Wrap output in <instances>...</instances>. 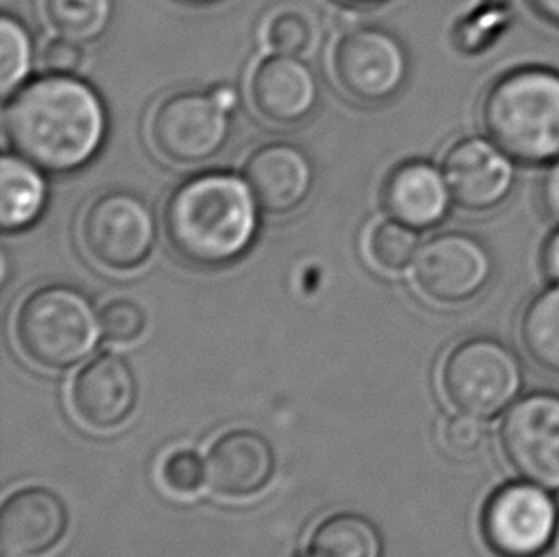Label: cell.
Returning a JSON list of instances; mask_svg holds the SVG:
<instances>
[{"label":"cell","mask_w":559,"mask_h":557,"mask_svg":"<svg viewBox=\"0 0 559 557\" xmlns=\"http://www.w3.org/2000/svg\"><path fill=\"white\" fill-rule=\"evenodd\" d=\"M4 129L17 155L46 173H75L106 142L107 109L83 79L46 73L12 94Z\"/></svg>","instance_id":"obj_1"},{"label":"cell","mask_w":559,"mask_h":557,"mask_svg":"<svg viewBox=\"0 0 559 557\" xmlns=\"http://www.w3.org/2000/svg\"><path fill=\"white\" fill-rule=\"evenodd\" d=\"M260 209L247 178L222 170L197 174L168 197V241L189 264H234L257 241Z\"/></svg>","instance_id":"obj_2"},{"label":"cell","mask_w":559,"mask_h":557,"mask_svg":"<svg viewBox=\"0 0 559 557\" xmlns=\"http://www.w3.org/2000/svg\"><path fill=\"white\" fill-rule=\"evenodd\" d=\"M479 125L518 165L554 163L559 158V71L522 66L497 76L479 102Z\"/></svg>","instance_id":"obj_3"},{"label":"cell","mask_w":559,"mask_h":557,"mask_svg":"<svg viewBox=\"0 0 559 557\" xmlns=\"http://www.w3.org/2000/svg\"><path fill=\"white\" fill-rule=\"evenodd\" d=\"M15 342L38 367L66 370L94 352L102 334L91 298L75 286L45 285L27 294L14 319Z\"/></svg>","instance_id":"obj_4"},{"label":"cell","mask_w":559,"mask_h":557,"mask_svg":"<svg viewBox=\"0 0 559 557\" xmlns=\"http://www.w3.org/2000/svg\"><path fill=\"white\" fill-rule=\"evenodd\" d=\"M239 94L229 84L209 92L170 94L155 107L150 137L155 150L176 165H203L224 150Z\"/></svg>","instance_id":"obj_5"},{"label":"cell","mask_w":559,"mask_h":557,"mask_svg":"<svg viewBox=\"0 0 559 557\" xmlns=\"http://www.w3.org/2000/svg\"><path fill=\"white\" fill-rule=\"evenodd\" d=\"M441 384L454 407L492 418L514 403L523 388V365L512 347L499 340L476 336L447 355Z\"/></svg>","instance_id":"obj_6"},{"label":"cell","mask_w":559,"mask_h":557,"mask_svg":"<svg viewBox=\"0 0 559 557\" xmlns=\"http://www.w3.org/2000/svg\"><path fill=\"white\" fill-rule=\"evenodd\" d=\"M334 81L348 98L380 106L407 83L408 56L400 38L374 25L352 27L334 43Z\"/></svg>","instance_id":"obj_7"},{"label":"cell","mask_w":559,"mask_h":557,"mask_svg":"<svg viewBox=\"0 0 559 557\" xmlns=\"http://www.w3.org/2000/svg\"><path fill=\"white\" fill-rule=\"evenodd\" d=\"M83 241L96 264L111 272H132L144 265L155 249V214L142 197L109 191L84 214Z\"/></svg>","instance_id":"obj_8"},{"label":"cell","mask_w":559,"mask_h":557,"mask_svg":"<svg viewBox=\"0 0 559 557\" xmlns=\"http://www.w3.org/2000/svg\"><path fill=\"white\" fill-rule=\"evenodd\" d=\"M411 277L418 293L441 306L472 301L491 283L495 258L476 235L443 232L420 245Z\"/></svg>","instance_id":"obj_9"},{"label":"cell","mask_w":559,"mask_h":557,"mask_svg":"<svg viewBox=\"0 0 559 557\" xmlns=\"http://www.w3.org/2000/svg\"><path fill=\"white\" fill-rule=\"evenodd\" d=\"M559 508L535 483H508L495 490L481 515L485 541L500 557H540L554 543Z\"/></svg>","instance_id":"obj_10"},{"label":"cell","mask_w":559,"mask_h":557,"mask_svg":"<svg viewBox=\"0 0 559 557\" xmlns=\"http://www.w3.org/2000/svg\"><path fill=\"white\" fill-rule=\"evenodd\" d=\"M502 451L523 479L559 490V393L525 395L500 428Z\"/></svg>","instance_id":"obj_11"},{"label":"cell","mask_w":559,"mask_h":557,"mask_svg":"<svg viewBox=\"0 0 559 557\" xmlns=\"http://www.w3.org/2000/svg\"><path fill=\"white\" fill-rule=\"evenodd\" d=\"M518 163L485 134L454 140L441 163L454 206L469 214L497 211L514 193Z\"/></svg>","instance_id":"obj_12"},{"label":"cell","mask_w":559,"mask_h":557,"mask_svg":"<svg viewBox=\"0 0 559 557\" xmlns=\"http://www.w3.org/2000/svg\"><path fill=\"white\" fill-rule=\"evenodd\" d=\"M140 384L132 365L115 354L92 357L71 384V405L76 416L94 429H115L138 407Z\"/></svg>","instance_id":"obj_13"},{"label":"cell","mask_w":559,"mask_h":557,"mask_svg":"<svg viewBox=\"0 0 559 557\" xmlns=\"http://www.w3.org/2000/svg\"><path fill=\"white\" fill-rule=\"evenodd\" d=\"M69 529L68 506L46 487H23L0 510L2 556L38 557L53 550Z\"/></svg>","instance_id":"obj_14"},{"label":"cell","mask_w":559,"mask_h":557,"mask_svg":"<svg viewBox=\"0 0 559 557\" xmlns=\"http://www.w3.org/2000/svg\"><path fill=\"white\" fill-rule=\"evenodd\" d=\"M318 76L298 56L272 54L258 61L249 79V98L273 125L306 121L319 104Z\"/></svg>","instance_id":"obj_15"},{"label":"cell","mask_w":559,"mask_h":557,"mask_svg":"<svg viewBox=\"0 0 559 557\" xmlns=\"http://www.w3.org/2000/svg\"><path fill=\"white\" fill-rule=\"evenodd\" d=\"M206 482L226 498L254 497L272 483L277 470L275 449L254 429H229L206 454Z\"/></svg>","instance_id":"obj_16"},{"label":"cell","mask_w":559,"mask_h":557,"mask_svg":"<svg viewBox=\"0 0 559 557\" xmlns=\"http://www.w3.org/2000/svg\"><path fill=\"white\" fill-rule=\"evenodd\" d=\"M382 203L390 218L416 232L443 224L454 206L441 166L420 158L401 163L388 174Z\"/></svg>","instance_id":"obj_17"},{"label":"cell","mask_w":559,"mask_h":557,"mask_svg":"<svg viewBox=\"0 0 559 557\" xmlns=\"http://www.w3.org/2000/svg\"><path fill=\"white\" fill-rule=\"evenodd\" d=\"M245 178L265 212L288 214L306 203L313 188V165L293 143L258 147L245 165Z\"/></svg>","instance_id":"obj_18"},{"label":"cell","mask_w":559,"mask_h":557,"mask_svg":"<svg viewBox=\"0 0 559 557\" xmlns=\"http://www.w3.org/2000/svg\"><path fill=\"white\" fill-rule=\"evenodd\" d=\"M48 204L43 168L22 155L7 153L0 165V226L7 234L33 226Z\"/></svg>","instance_id":"obj_19"},{"label":"cell","mask_w":559,"mask_h":557,"mask_svg":"<svg viewBox=\"0 0 559 557\" xmlns=\"http://www.w3.org/2000/svg\"><path fill=\"white\" fill-rule=\"evenodd\" d=\"M306 557H384V536L364 513L338 512L311 531Z\"/></svg>","instance_id":"obj_20"},{"label":"cell","mask_w":559,"mask_h":557,"mask_svg":"<svg viewBox=\"0 0 559 557\" xmlns=\"http://www.w3.org/2000/svg\"><path fill=\"white\" fill-rule=\"evenodd\" d=\"M520 334L533 362L559 375V283L531 298L523 309Z\"/></svg>","instance_id":"obj_21"},{"label":"cell","mask_w":559,"mask_h":557,"mask_svg":"<svg viewBox=\"0 0 559 557\" xmlns=\"http://www.w3.org/2000/svg\"><path fill=\"white\" fill-rule=\"evenodd\" d=\"M43 7L50 27L81 45L102 37L115 14V0H43Z\"/></svg>","instance_id":"obj_22"},{"label":"cell","mask_w":559,"mask_h":557,"mask_svg":"<svg viewBox=\"0 0 559 557\" xmlns=\"http://www.w3.org/2000/svg\"><path fill=\"white\" fill-rule=\"evenodd\" d=\"M420 245V232L397 220L385 218L372 224L365 241V252L377 270L395 275L411 270Z\"/></svg>","instance_id":"obj_23"},{"label":"cell","mask_w":559,"mask_h":557,"mask_svg":"<svg viewBox=\"0 0 559 557\" xmlns=\"http://www.w3.org/2000/svg\"><path fill=\"white\" fill-rule=\"evenodd\" d=\"M0 92L8 98L22 88L33 66V40L29 33L12 15L0 22Z\"/></svg>","instance_id":"obj_24"},{"label":"cell","mask_w":559,"mask_h":557,"mask_svg":"<svg viewBox=\"0 0 559 557\" xmlns=\"http://www.w3.org/2000/svg\"><path fill=\"white\" fill-rule=\"evenodd\" d=\"M260 37L273 54L298 56L306 52L313 38L310 17L296 8H280L265 15Z\"/></svg>","instance_id":"obj_25"},{"label":"cell","mask_w":559,"mask_h":557,"mask_svg":"<svg viewBox=\"0 0 559 557\" xmlns=\"http://www.w3.org/2000/svg\"><path fill=\"white\" fill-rule=\"evenodd\" d=\"M102 334L115 344H130L136 342L145 331L144 309L136 301L111 300L106 308L99 311Z\"/></svg>","instance_id":"obj_26"},{"label":"cell","mask_w":559,"mask_h":557,"mask_svg":"<svg viewBox=\"0 0 559 557\" xmlns=\"http://www.w3.org/2000/svg\"><path fill=\"white\" fill-rule=\"evenodd\" d=\"M160 477L176 495H195L206 482V462L195 451L178 449L163 462Z\"/></svg>","instance_id":"obj_27"},{"label":"cell","mask_w":559,"mask_h":557,"mask_svg":"<svg viewBox=\"0 0 559 557\" xmlns=\"http://www.w3.org/2000/svg\"><path fill=\"white\" fill-rule=\"evenodd\" d=\"M487 439V426L479 416L454 415L443 426V441L449 451L461 457H468L479 451Z\"/></svg>","instance_id":"obj_28"},{"label":"cell","mask_w":559,"mask_h":557,"mask_svg":"<svg viewBox=\"0 0 559 557\" xmlns=\"http://www.w3.org/2000/svg\"><path fill=\"white\" fill-rule=\"evenodd\" d=\"M83 66V46L71 38H52L43 50V68L52 75H75Z\"/></svg>","instance_id":"obj_29"},{"label":"cell","mask_w":559,"mask_h":557,"mask_svg":"<svg viewBox=\"0 0 559 557\" xmlns=\"http://www.w3.org/2000/svg\"><path fill=\"white\" fill-rule=\"evenodd\" d=\"M546 170L540 178V188L538 197L540 204L548 220L554 226H559V158L545 166Z\"/></svg>","instance_id":"obj_30"},{"label":"cell","mask_w":559,"mask_h":557,"mask_svg":"<svg viewBox=\"0 0 559 557\" xmlns=\"http://www.w3.org/2000/svg\"><path fill=\"white\" fill-rule=\"evenodd\" d=\"M540 262H543L546 277L550 278L552 283H559V226H556L552 234L548 235L545 247H543V254H540Z\"/></svg>","instance_id":"obj_31"},{"label":"cell","mask_w":559,"mask_h":557,"mask_svg":"<svg viewBox=\"0 0 559 557\" xmlns=\"http://www.w3.org/2000/svg\"><path fill=\"white\" fill-rule=\"evenodd\" d=\"M530 4L546 22L559 27V0H530Z\"/></svg>","instance_id":"obj_32"},{"label":"cell","mask_w":559,"mask_h":557,"mask_svg":"<svg viewBox=\"0 0 559 557\" xmlns=\"http://www.w3.org/2000/svg\"><path fill=\"white\" fill-rule=\"evenodd\" d=\"M338 4L344 7H371V4H378V2H384V0H334Z\"/></svg>","instance_id":"obj_33"},{"label":"cell","mask_w":559,"mask_h":557,"mask_svg":"<svg viewBox=\"0 0 559 557\" xmlns=\"http://www.w3.org/2000/svg\"><path fill=\"white\" fill-rule=\"evenodd\" d=\"M183 2H189V4H209V2H216V0H183Z\"/></svg>","instance_id":"obj_34"},{"label":"cell","mask_w":559,"mask_h":557,"mask_svg":"<svg viewBox=\"0 0 559 557\" xmlns=\"http://www.w3.org/2000/svg\"><path fill=\"white\" fill-rule=\"evenodd\" d=\"M2 557H8V556H2Z\"/></svg>","instance_id":"obj_35"}]
</instances>
